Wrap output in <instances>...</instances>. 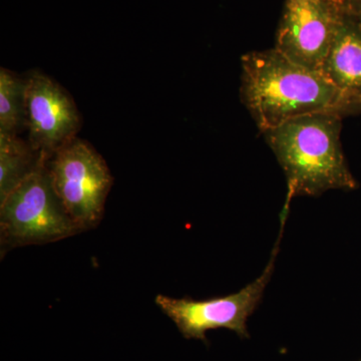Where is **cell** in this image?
<instances>
[{"label": "cell", "mask_w": 361, "mask_h": 361, "mask_svg": "<svg viewBox=\"0 0 361 361\" xmlns=\"http://www.w3.org/2000/svg\"><path fill=\"white\" fill-rule=\"evenodd\" d=\"M240 96L261 133L313 114H360L325 78L286 58L276 49L242 56Z\"/></svg>", "instance_id": "obj_1"}, {"label": "cell", "mask_w": 361, "mask_h": 361, "mask_svg": "<svg viewBox=\"0 0 361 361\" xmlns=\"http://www.w3.org/2000/svg\"><path fill=\"white\" fill-rule=\"evenodd\" d=\"M341 128L342 116L313 114L262 133L286 176L285 203L290 205L293 197L357 187L342 151Z\"/></svg>", "instance_id": "obj_2"}, {"label": "cell", "mask_w": 361, "mask_h": 361, "mask_svg": "<svg viewBox=\"0 0 361 361\" xmlns=\"http://www.w3.org/2000/svg\"><path fill=\"white\" fill-rule=\"evenodd\" d=\"M80 232L54 191L47 159L0 202L2 250L51 243Z\"/></svg>", "instance_id": "obj_3"}, {"label": "cell", "mask_w": 361, "mask_h": 361, "mask_svg": "<svg viewBox=\"0 0 361 361\" xmlns=\"http://www.w3.org/2000/svg\"><path fill=\"white\" fill-rule=\"evenodd\" d=\"M288 213L282 210L280 214L279 237L262 274L241 290L206 300L173 298L161 294L156 296L157 306L175 323L185 338L205 341L207 332L219 329L232 330L242 338H248L247 322L262 300L272 276Z\"/></svg>", "instance_id": "obj_4"}, {"label": "cell", "mask_w": 361, "mask_h": 361, "mask_svg": "<svg viewBox=\"0 0 361 361\" xmlns=\"http://www.w3.org/2000/svg\"><path fill=\"white\" fill-rule=\"evenodd\" d=\"M54 191L80 231L101 222L113 176L103 157L75 137L47 161Z\"/></svg>", "instance_id": "obj_5"}, {"label": "cell", "mask_w": 361, "mask_h": 361, "mask_svg": "<svg viewBox=\"0 0 361 361\" xmlns=\"http://www.w3.org/2000/svg\"><path fill=\"white\" fill-rule=\"evenodd\" d=\"M343 16L341 0H286L274 49L304 68L322 71Z\"/></svg>", "instance_id": "obj_6"}, {"label": "cell", "mask_w": 361, "mask_h": 361, "mask_svg": "<svg viewBox=\"0 0 361 361\" xmlns=\"http://www.w3.org/2000/svg\"><path fill=\"white\" fill-rule=\"evenodd\" d=\"M26 80V130L32 149L47 161L77 137L82 116L71 94L39 70Z\"/></svg>", "instance_id": "obj_7"}, {"label": "cell", "mask_w": 361, "mask_h": 361, "mask_svg": "<svg viewBox=\"0 0 361 361\" xmlns=\"http://www.w3.org/2000/svg\"><path fill=\"white\" fill-rule=\"evenodd\" d=\"M322 73L361 109V25L344 13Z\"/></svg>", "instance_id": "obj_8"}, {"label": "cell", "mask_w": 361, "mask_h": 361, "mask_svg": "<svg viewBox=\"0 0 361 361\" xmlns=\"http://www.w3.org/2000/svg\"><path fill=\"white\" fill-rule=\"evenodd\" d=\"M42 158L18 135L0 134V202L32 174Z\"/></svg>", "instance_id": "obj_9"}, {"label": "cell", "mask_w": 361, "mask_h": 361, "mask_svg": "<svg viewBox=\"0 0 361 361\" xmlns=\"http://www.w3.org/2000/svg\"><path fill=\"white\" fill-rule=\"evenodd\" d=\"M26 80L0 68V134L18 135L26 129Z\"/></svg>", "instance_id": "obj_10"}, {"label": "cell", "mask_w": 361, "mask_h": 361, "mask_svg": "<svg viewBox=\"0 0 361 361\" xmlns=\"http://www.w3.org/2000/svg\"><path fill=\"white\" fill-rule=\"evenodd\" d=\"M344 13L361 25V0H341Z\"/></svg>", "instance_id": "obj_11"}]
</instances>
